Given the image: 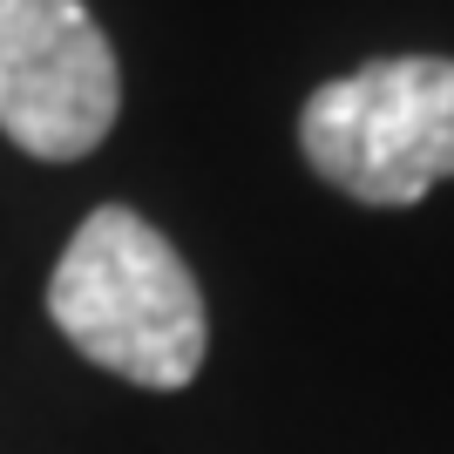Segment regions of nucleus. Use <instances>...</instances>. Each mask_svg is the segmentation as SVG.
Returning a JSON list of instances; mask_svg holds the SVG:
<instances>
[{"instance_id":"f257e3e1","label":"nucleus","mask_w":454,"mask_h":454,"mask_svg":"<svg viewBox=\"0 0 454 454\" xmlns=\"http://www.w3.org/2000/svg\"><path fill=\"white\" fill-rule=\"evenodd\" d=\"M48 312L82 360L156 394L190 387L210 346L204 292L190 265L129 204H102L82 217L48 278Z\"/></svg>"},{"instance_id":"f03ea898","label":"nucleus","mask_w":454,"mask_h":454,"mask_svg":"<svg viewBox=\"0 0 454 454\" xmlns=\"http://www.w3.org/2000/svg\"><path fill=\"white\" fill-rule=\"evenodd\" d=\"M299 150L353 204H420L454 176V61L394 55L312 89L299 109Z\"/></svg>"},{"instance_id":"7ed1b4c3","label":"nucleus","mask_w":454,"mask_h":454,"mask_svg":"<svg viewBox=\"0 0 454 454\" xmlns=\"http://www.w3.org/2000/svg\"><path fill=\"white\" fill-rule=\"evenodd\" d=\"M115 48L82 0H0V129L41 163H75L115 129Z\"/></svg>"}]
</instances>
